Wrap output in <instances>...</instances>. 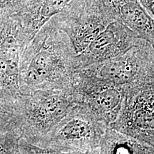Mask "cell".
<instances>
[{
	"label": "cell",
	"mask_w": 154,
	"mask_h": 154,
	"mask_svg": "<svg viewBox=\"0 0 154 154\" xmlns=\"http://www.w3.org/2000/svg\"><path fill=\"white\" fill-rule=\"evenodd\" d=\"M76 52L68 36L53 18L36 33L22 55L21 94L43 89L73 91Z\"/></svg>",
	"instance_id": "6da1fadb"
},
{
	"label": "cell",
	"mask_w": 154,
	"mask_h": 154,
	"mask_svg": "<svg viewBox=\"0 0 154 154\" xmlns=\"http://www.w3.org/2000/svg\"><path fill=\"white\" fill-rule=\"evenodd\" d=\"M154 79V47L140 39L126 52L102 62L78 69L74 74V94L94 88L129 86Z\"/></svg>",
	"instance_id": "7a4b0ae2"
},
{
	"label": "cell",
	"mask_w": 154,
	"mask_h": 154,
	"mask_svg": "<svg viewBox=\"0 0 154 154\" xmlns=\"http://www.w3.org/2000/svg\"><path fill=\"white\" fill-rule=\"evenodd\" d=\"M76 103L73 91L36 90L21 94L14 106L22 138L38 145Z\"/></svg>",
	"instance_id": "3957f363"
},
{
	"label": "cell",
	"mask_w": 154,
	"mask_h": 154,
	"mask_svg": "<svg viewBox=\"0 0 154 154\" xmlns=\"http://www.w3.org/2000/svg\"><path fill=\"white\" fill-rule=\"evenodd\" d=\"M107 128L85 106L76 103L36 146L63 151H92L99 149Z\"/></svg>",
	"instance_id": "277c9868"
},
{
	"label": "cell",
	"mask_w": 154,
	"mask_h": 154,
	"mask_svg": "<svg viewBox=\"0 0 154 154\" xmlns=\"http://www.w3.org/2000/svg\"><path fill=\"white\" fill-rule=\"evenodd\" d=\"M29 42L16 14L0 24V110L12 112L21 94L19 67Z\"/></svg>",
	"instance_id": "5b68a950"
},
{
	"label": "cell",
	"mask_w": 154,
	"mask_h": 154,
	"mask_svg": "<svg viewBox=\"0 0 154 154\" xmlns=\"http://www.w3.org/2000/svg\"><path fill=\"white\" fill-rule=\"evenodd\" d=\"M52 18L68 36L76 55L117 19L102 0H77Z\"/></svg>",
	"instance_id": "8992f818"
},
{
	"label": "cell",
	"mask_w": 154,
	"mask_h": 154,
	"mask_svg": "<svg viewBox=\"0 0 154 154\" xmlns=\"http://www.w3.org/2000/svg\"><path fill=\"white\" fill-rule=\"evenodd\" d=\"M109 128L154 148V79L123 90L120 113Z\"/></svg>",
	"instance_id": "52a82bcc"
},
{
	"label": "cell",
	"mask_w": 154,
	"mask_h": 154,
	"mask_svg": "<svg viewBox=\"0 0 154 154\" xmlns=\"http://www.w3.org/2000/svg\"><path fill=\"white\" fill-rule=\"evenodd\" d=\"M140 40L115 19L82 53L76 56V70L117 57L137 45Z\"/></svg>",
	"instance_id": "ba28073f"
},
{
	"label": "cell",
	"mask_w": 154,
	"mask_h": 154,
	"mask_svg": "<svg viewBox=\"0 0 154 154\" xmlns=\"http://www.w3.org/2000/svg\"><path fill=\"white\" fill-rule=\"evenodd\" d=\"M119 22L154 47V18L139 0H102Z\"/></svg>",
	"instance_id": "9c48e42d"
},
{
	"label": "cell",
	"mask_w": 154,
	"mask_h": 154,
	"mask_svg": "<svg viewBox=\"0 0 154 154\" xmlns=\"http://www.w3.org/2000/svg\"><path fill=\"white\" fill-rule=\"evenodd\" d=\"M76 103H82L96 119L109 127L116 120L123 101V91L115 87L88 90L75 95Z\"/></svg>",
	"instance_id": "30bf717a"
},
{
	"label": "cell",
	"mask_w": 154,
	"mask_h": 154,
	"mask_svg": "<svg viewBox=\"0 0 154 154\" xmlns=\"http://www.w3.org/2000/svg\"><path fill=\"white\" fill-rule=\"evenodd\" d=\"M77 0H32L15 13L20 19L24 34L31 42L49 19L63 12Z\"/></svg>",
	"instance_id": "8fae6325"
},
{
	"label": "cell",
	"mask_w": 154,
	"mask_h": 154,
	"mask_svg": "<svg viewBox=\"0 0 154 154\" xmlns=\"http://www.w3.org/2000/svg\"><path fill=\"white\" fill-rule=\"evenodd\" d=\"M98 154H154V148L108 127L100 142Z\"/></svg>",
	"instance_id": "7c38bea8"
},
{
	"label": "cell",
	"mask_w": 154,
	"mask_h": 154,
	"mask_svg": "<svg viewBox=\"0 0 154 154\" xmlns=\"http://www.w3.org/2000/svg\"><path fill=\"white\" fill-rule=\"evenodd\" d=\"M19 149L22 154H98L99 149L87 151H63L51 148L41 147L29 143L24 138L19 141Z\"/></svg>",
	"instance_id": "4fadbf2b"
},
{
	"label": "cell",
	"mask_w": 154,
	"mask_h": 154,
	"mask_svg": "<svg viewBox=\"0 0 154 154\" xmlns=\"http://www.w3.org/2000/svg\"><path fill=\"white\" fill-rule=\"evenodd\" d=\"M14 133L22 135L14 113L0 110V138Z\"/></svg>",
	"instance_id": "5bb4252c"
},
{
	"label": "cell",
	"mask_w": 154,
	"mask_h": 154,
	"mask_svg": "<svg viewBox=\"0 0 154 154\" xmlns=\"http://www.w3.org/2000/svg\"><path fill=\"white\" fill-rule=\"evenodd\" d=\"M22 135L14 133L0 138V154H22L19 149V141Z\"/></svg>",
	"instance_id": "9a60e30c"
},
{
	"label": "cell",
	"mask_w": 154,
	"mask_h": 154,
	"mask_svg": "<svg viewBox=\"0 0 154 154\" xmlns=\"http://www.w3.org/2000/svg\"><path fill=\"white\" fill-rule=\"evenodd\" d=\"M32 0H0V24Z\"/></svg>",
	"instance_id": "2e32d148"
},
{
	"label": "cell",
	"mask_w": 154,
	"mask_h": 154,
	"mask_svg": "<svg viewBox=\"0 0 154 154\" xmlns=\"http://www.w3.org/2000/svg\"><path fill=\"white\" fill-rule=\"evenodd\" d=\"M148 12L154 18V0H139Z\"/></svg>",
	"instance_id": "e0dca14e"
}]
</instances>
